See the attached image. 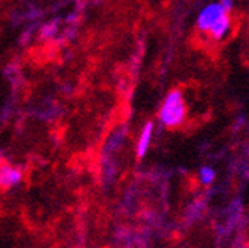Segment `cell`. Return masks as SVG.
I'll use <instances>...</instances> for the list:
<instances>
[{"mask_svg":"<svg viewBox=\"0 0 249 248\" xmlns=\"http://www.w3.org/2000/svg\"><path fill=\"white\" fill-rule=\"evenodd\" d=\"M227 16H230V11H227L225 8H223L220 2L210 3L201 12H199L197 20H196V26L201 32L210 34L217 26V23L222 21Z\"/></svg>","mask_w":249,"mask_h":248,"instance_id":"7a4b0ae2","label":"cell"},{"mask_svg":"<svg viewBox=\"0 0 249 248\" xmlns=\"http://www.w3.org/2000/svg\"><path fill=\"white\" fill-rule=\"evenodd\" d=\"M152 134H154V122H147L143 127V130L139 135V140H137V146H135V153L139 158L146 155L149 146H151Z\"/></svg>","mask_w":249,"mask_h":248,"instance_id":"277c9868","label":"cell"},{"mask_svg":"<svg viewBox=\"0 0 249 248\" xmlns=\"http://www.w3.org/2000/svg\"><path fill=\"white\" fill-rule=\"evenodd\" d=\"M187 107L184 102V96L179 90H170L158 111V119L167 128H178L185 122Z\"/></svg>","mask_w":249,"mask_h":248,"instance_id":"6da1fadb","label":"cell"},{"mask_svg":"<svg viewBox=\"0 0 249 248\" xmlns=\"http://www.w3.org/2000/svg\"><path fill=\"white\" fill-rule=\"evenodd\" d=\"M219 2L222 3V6L225 8L227 11H230V12H231V9H232V6H234L232 0H219Z\"/></svg>","mask_w":249,"mask_h":248,"instance_id":"52a82bcc","label":"cell"},{"mask_svg":"<svg viewBox=\"0 0 249 248\" xmlns=\"http://www.w3.org/2000/svg\"><path fill=\"white\" fill-rule=\"evenodd\" d=\"M56 32H58V20L49 21V23L43 24V28L40 31V37L43 40H49V38H53Z\"/></svg>","mask_w":249,"mask_h":248,"instance_id":"5b68a950","label":"cell"},{"mask_svg":"<svg viewBox=\"0 0 249 248\" xmlns=\"http://www.w3.org/2000/svg\"><path fill=\"white\" fill-rule=\"evenodd\" d=\"M214 177H216V172L211 166H202L199 169V180H201L202 184H211L214 181Z\"/></svg>","mask_w":249,"mask_h":248,"instance_id":"8992f818","label":"cell"},{"mask_svg":"<svg viewBox=\"0 0 249 248\" xmlns=\"http://www.w3.org/2000/svg\"><path fill=\"white\" fill-rule=\"evenodd\" d=\"M21 181V172L17 168H12L8 163H2L0 166V186L2 189H11Z\"/></svg>","mask_w":249,"mask_h":248,"instance_id":"3957f363","label":"cell"}]
</instances>
